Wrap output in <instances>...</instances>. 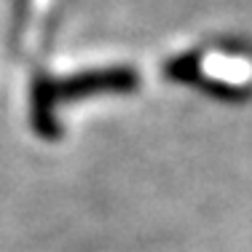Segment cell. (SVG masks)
<instances>
[{"instance_id":"obj_1","label":"cell","mask_w":252,"mask_h":252,"mask_svg":"<svg viewBox=\"0 0 252 252\" xmlns=\"http://www.w3.org/2000/svg\"><path fill=\"white\" fill-rule=\"evenodd\" d=\"M137 86V73L126 67H110V70H94V73L73 75L62 83H46L38 92V105H49L54 99H75L81 94L92 92H124V89Z\"/></svg>"},{"instance_id":"obj_2","label":"cell","mask_w":252,"mask_h":252,"mask_svg":"<svg viewBox=\"0 0 252 252\" xmlns=\"http://www.w3.org/2000/svg\"><path fill=\"white\" fill-rule=\"evenodd\" d=\"M25 5H27V0H19V11H25Z\"/></svg>"}]
</instances>
